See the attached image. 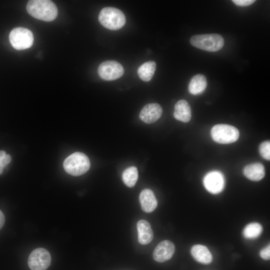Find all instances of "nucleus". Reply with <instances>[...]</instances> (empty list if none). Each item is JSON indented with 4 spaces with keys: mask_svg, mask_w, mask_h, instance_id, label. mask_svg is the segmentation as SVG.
Returning a JSON list of instances; mask_svg holds the SVG:
<instances>
[{
    "mask_svg": "<svg viewBox=\"0 0 270 270\" xmlns=\"http://www.w3.org/2000/svg\"><path fill=\"white\" fill-rule=\"evenodd\" d=\"M9 40L14 48L17 50H23L32 46L34 38L30 30L18 27L12 29L10 32Z\"/></svg>",
    "mask_w": 270,
    "mask_h": 270,
    "instance_id": "423d86ee",
    "label": "nucleus"
},
{
    "mask_svg": "<svg viewBox=\"0 0 270 270\" xmlns=\"http://www.w3.org/2000/svg\"><path fill=\"white\" fill-rule=\"evenodd\" d=\"M6 154L4 150H0V174L2 173L4 168L6 166L4 163V160Z\"/></svg>",
    "mask_w": 270,
    "mask_h": 270,
    "instance_id": "b1692460",
    "label": "nucleus"
},
{
    "mask_svg": "<svg viewBox=\"0 0 270 270\" xmlns=\"http://www.w3.org/2000/svg\"><path fill=\"white\" fill-rule=\"evenodd\" d=\"M12 158L11 156L8 154H6L5 158L4 160V163L5 166L8 164L11 161Z\"/></svg>",
    "mask_w": 270,
    "mask_h": 270,
    "instance_id": "a878e982",
    "label": "nucleus"
},
{
    "mask_svg": "<svg viewBox=\"0 0 270 270\" xmlns=\"http://www.w3.org/2000/svg\"><path fill=\"white\" fill-rule=\"evenodd\" d=\"M156 68L154 61H148L138 67V74L140 78L144 82L150 81L152 78Z\"/></svg>",
    "mask_w": 270,
    "mask_h": 270,
    "instance_id": "a211bd4d",
    "label": "nucleus"
},
{
    "mask_svg": "<svg viewBox=\"0 0 270 270\" xmlns=\"http://www.w3.org/2000/svg\"><path fill=\"white\" fill-rule=\"evenodd\" d=\"M26 10L34 18L46 22L54 20L58 14L55 4L48 0H29L26 4Z\"/></svg>",
    "mask_w": 270,
    "mask_h": 270,
    "instance_id": "f257e3e1",
    "label": "nucleus"
},
{
    "mask_svg": "<svg viewBox=\"0 0 270 270\" xmlns=\"http://www.w3.org/2000/svg\"><path fill=\"white\" fill-rule=\"evenodd\" d=\"M206 189L210 192L217 194L224 187V178L223 174L218 171H212L208 173L203 180Z\"/></svg>",
    "mask_w": 270,
    "mask_h": 270,
    "instance_id": "1a4fd4ad",
    "label": "nucleus"
},
{
    "mask_svg": "<svg viewBox=\"0 0 270 270\" xmlns=\"http://www.w3.org/2000/svg\"><path fill=\"white\" fill-rule=\"evenodd\" d=\"M243 173L248 179L252 181H259L265 176V170L262 164L259 162L251 164L246 166Z\"/></svg>",
    "mask_w": 270,
    "mask_h": 270,
    "instance_id": "2eb2a0df",
    "label": "nucleus"
},
{
    "mask_svg": "<svg viewBox=\"0 0 270 270\" xmlns=\"http://www.w3.org/2000/svg\"><path fill=\"white\" fill-rule=\"evenodd\" d=\"M50 262L51 256L50 252L42 248L34 250L28 258V266L31 270H46Z\"/></svg>",
    "mask_w": 270,
    "mask_h": 270,
    "instance_id": "0eeeda50",
    "label": "nucleus"
},
{
    "mask_svg": "<svg viewBox=\"0 0 270 270\" xmlns=\"http://www.w3.org/2000/svg\"><path fill=\"white\" fill-rule=\"evenodd\" d=\"M98 20L104 28L118 30L124 25L126 17L120 10L114 7H106L100 10Z\"/></svg>",
    "mask_w": 270,
    "mask_h": 270,
    "instance_id": "20e7f679",
    "label": "nucleus"
},
{
    "mask_svg": "<svg viewBox=\"0 0 270 270\" xmlns=\"http://www.w3.org/2000/svg\"><path fill=\"white\" fill-rule=\"evenodd\" d=\"M122 65L114 60H107L101 63L98 68L100 76L106 80H114L120 78L124 74Z\"/></svg>",
    "mask_w": 270,
    "mask_h": 270,
    "instance_id": "6e6552de",
    "label": "nucleus"
},
{
    "mask_svg": "<svg viewBox=\"0 0 270 270\" xmlns=\"http://www.w3.org/2000/svg\"><path fill=\"white\" fill-rule=\"evenodd\" d=\"M142 209L146 212H151L157 206L158 202L153 192L148 188L143 190L139 196Z\"/></svg>",
    "mask_w": 270,
    "mask_h": 270,
    "instance_id": "f8f14e48",
    "label": "nucleus"
},
{
    "mask_svg": "<svg viewBox=\"0 0 270 270\" xmlns=\"http://www.w3.org/2000/svg\"><path fill=\"white\" fill-rule=\"evenodd\" d=\"M175 252V246L169 240H164L160 242L154 248L152 257L158 262H163L170 259Z\"/></svg>",
    "mask_w": 270,
    "mask_h": 270,
    "instance_id": "9d476101",
    "label": "nucleus"
},
{
    "mask_svg": "<svg viewBox=\"0 0 270 270\" xmlns=\"http://www.w3.org/2000/svg\"><path fill=\"white\" fill-rule=\"evenodd\" d=\"M174 116L176 120L184 122H188L190 120L192 110L187 101L180 100L175 104Z\"/></svg>",
    "mask_w": 270,
    "mask_h": 270,
    "instance_id": "ddd939ff",
    "label": "nucleus"
},
{
    "mask_svg": "<svg viewBox=\"0 0 270 270\" xmlns=\"http://www.w3.org/2000/svg\"><path fill=\"white\" fill-rule=\"evenodd\" d=\"M190 252L193 258L198 262L208 264L212 261V254L204 246L201 244L194 245L192 248Z\"/></svg>",
    "mask_w": 270,
    "mask_h": 270,
    "instance_id": "dca6fc26",
    "label": "nucleus"
},
{
    "mask_svg": "<svg viewBox=\"0 0 270 270\" xmlns=\"http://www.w3.org/2000/svg\"><path fill=\"white\" fill-rule=\"evenodd\" d=\"M90 166L88 158L81 152H76L70 155L63 163L65 171L74 176L84 174L88 170Z\"/></svg>",
    "mask_w": 270,
    "mask_h": 270,
    "instance_id": "f03ea898",
    "label": "nucleus"
},
{
    "mask_svg": "<svg viewBox=\"0 0 270 270\" xmlns=\"http://www.w3.org/2000/svg\"><path fill=\"white\" fill-rule=\"evenodd\" d=\"M206 86L207 80L206 76L202 74H198L192 78L188 90L190 94L198 95L204 91Z\"/></svg>",
    "mask_w": 270,
    "mask_h": 270,
    "instance_id": "f3484780",
    "label": "nucleus"
},
{
    "mask_svg": "<svg viewBox=\"0 0 270 270\" xmlns=\"http://www.w3.org/2000/svg\"><path fill=\"white\" fill-rule=\"evenodd\" d=\"M5 222V218L3 212L0 210V230L3 226Z\"/></svg>",
    "mask_w": 270,
    "mask_h": 270,
    "instance_id": "393cba45",
    "label": "nucleus"
},
{
    "mask_svg": "<svg viewBox=\"0 0 270 270\" xmlns=\"http://www.w3.org/2000/svg\"><path fill=\"white\" fill-rule=\"evenodd\" d=\"M162 109L157 103H150L146 104L141 110L139 117L140 120L146 124L154 122L162 116Z\"/></svg>",
    "mask_w": 270,
    "mask_h": 270,
    "instance_id": "9b49d317",
    "label": "nucleus"
},
{
    "mask_svg": "<svg viewBox=\"0 0 270 270\" xmlns=\"http://www.w3.org/2000/svg\"><path fill=\"white\" fill-rule=\"evenodd\" d=\"M232 2L236 5L240 6H248L254 4V0H232Z\"/></svg>",
    "mask_w": 270,
    "mask_h": 270,
    "instance_id": "5701e85b",
    "label": "nucleus"
},
{
    "mask_svg": "<svg viewBox=\"0 0 270 270\" xmlns=\"http://www.w3.org/2000/svg\"><path fill=\"white\" fill-rule=\"evenodd\" d=\"M138 240L142 244H147L152 240L153 232L150 223L144 220H139L136 224Z\"/></svg>",
    "mask_w": 270,
    "mask_h": 270,
    "instance_id": "4468645a",
    "label": "nucleus"
},
{
    "mask_svg": "<svg viewBox=\"0 0 270 270\" xmlns=\"http://www.w3.org/2000/svg\"><path fill=\"white\" fill-rule=\"evenodd\" d=\"M259 152L261 156L264 159L270 160V142L265 141L261 143L259 147Z\"/></svg>",
    "mask_w": 270,
    "mask_h": 270,
    "instance_id": "412c9836",
    "label": "nucleus"
},
{
    "mask_svg": "<svg viewBox=\"0 0 270 270\" xmlns=\"http://www.w3.org/2000/svg\"><path fill=\"white\" fill-rule=\"evenodd\" d=\"M138 178V171L136 167L132 166L126 168L122 174V180L128 187H133Z\"/></svg>",
    "mask_w": 270,
    "mask_h": 270,
    "instance_id": "6ab92c4d",
    "label": "nucleus"
},
{
    "mask_svg": "<svg viewBox=\"0 0 270 270\" xmlns=\"http://www.w3.org/2000/svg\"><path fill=\"white\" fill-rule=\"evenodd\" d=\"M239 136L238 128L226 124H216L211 130V136L213 140L222 144L234 142L238 140Z\"/></svg>",
    "mask_w": 270,
    "mask_h": 270,
    "instance_id": "39448f33",
    "label": "nucleus"
},
{
    "mask_svg": "<svg viewBox=\"0 0 270 270\" xmlns=\"http://www.w3.org/2000/svg\"><path fill=\"white\" fill-rule=\"evenodd\" d=\"M260 256L264 260H268L270 258V244L263 248L260 252Z\"/></svg>",
    "mask_w": 270,
    "mask_h": 270,
    "instance_id": "4be33fe9",
    "label": "nucleus"
},
{
    "mask_svg": "<svg viewBox=\"0 0 270 270\" xmlns=\"http://www.w3.org/2000/svg\"><path fill=\"white\" fill-rule=\"evenodd\" d=\"M262 230V226L258 222H252L245 226L242 234L246 238L254 239L261 234Z\"/></svg>",
    "mask_w": 270,
    "mask_h": 270,
    "instance_id": "aec40b11",
    "label": "nucleus"
},
{
    "mask_svg": "<svg viewBox=\"0 0 270 270\" xmlns=\"http://www.w3.org/2000/svg\"><path fill=\"white\" fill-rule=\"evenodd\" d=\"M190 44L195 48L210 52L220 50L224 45V39L217 34H198L190 39Z\"/></svg>",
    "mask_w": 270,
    "mask_h": 270,
    "instance_id": "7ed1b4c3",
    "label": "nucleus"
}]
</instances>
